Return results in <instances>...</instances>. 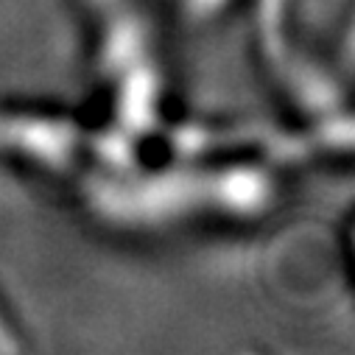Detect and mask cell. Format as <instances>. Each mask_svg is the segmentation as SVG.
Segmentation results:
<instances>
[{"label":"cell","mask_w":355,"mask_h":355,"mask_svg":"<svg viewBox=\"0 0 355 355\" xmlns=\"http://www.w3.org/2000/svg\"><path fill=\"white\" fill-rule=\"evenodd\" d=\"M0 336H3V327H0Z\"/></svg>","instance_id":"obj_1"}]
</instances>
